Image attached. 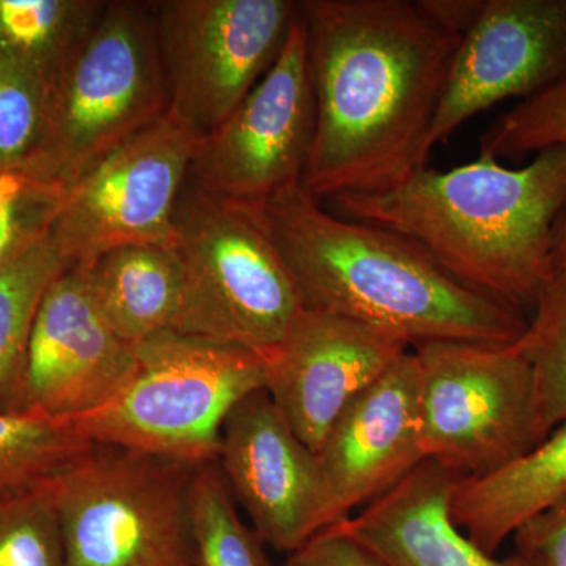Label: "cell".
Returning a JSON list of instances; mask_svg holds the SVG:
<instances>
[{"label":"cell","instance_id":"obj_6","mask_svg":"<svg viewBox=\"0 0 566 566\" xmlns=\"http://www.w3.org/2000/svg\"><path fill=\"white\" fill-rule=\"evenodd\" d=\"M169 109L148 3L106 2L52 77L33 161L71 188Z\"/></svg>","mask_w":566,"mask_h":566},{"label":"cell","instance_id":"obj_9","mask_svg":"<svg viewBox=\"0 0 566 566\" xmlns=\"http://www.w3.org/2000/svg\"><path fill=\"white\" fill-rule=\"evenodd\" d=\"M161 55L167 115L199 137L214 132L277 61L293 0L150 2Z\"/></svg>","mask_w":566,"mask_h":566},{"label":"cell","instance_id":"obj_22","mask_svg":"<svg viewBox=\"0 0 566 566\" xmlns=\"http://www.w3.org/2000/svg\"><path fill=\"white\" fill-rule=\"evenodd\" d=\"M91 446L70 420L0 411V499L43 485Z\"/></svg>","mask_w":566,"mask_h":566},{"label":"cell","instance_id":"obj_33","mask_svg":"<svg viewBox=\"0 0 566 566\" xmlns=\"http://www.w3.org/2000/svg\"><path fill=\"white\" fill-rule=\"evenodd\" d=\"M191 566H193V565H191Z\"/></svg>","mask_w":566,"mask_h":566},{"label":"cell","instance_id":"obj_15","mask_svg":"<svg viewBox=\"0 0 566 566\" xmlns=\"http://www.w3.org/2000/svg\"><path fill=\"white\" fill-rule=\"evenodd\" d=\"M409 346L344 316L305 311L266 357V390L283 419L318 455L327 431Z\"/></svg>","mask_w":566,"mask_h":566},{"label":"cell","instance_id":"obj_25","mask_svg":"<svg viewBox=\"0 0 566 566\" xmlns=\"http://www.w3.org/2000/svg\"><path fill=\"white\" fill-rule=\"evenodd\" d=\"M515 348L534 371L543 427L549 434L566 420V275H554Z\"/></svg>","mask_w":566,"mask_h":566},{"label":"cell","instance_id":"obj_31","mask_svg":"<svg viewBox=\"0 0 566 566\" xmlns=\"http://www.w3.org/2000/svg\"><path fill=\"white\" fill-rule=\"evenodd\" d=\"M415 3L436 28L464 39L482 17L486 0H416Z\"/></svg>","mask_w":566,"mask_h":566},{"label":"cell","instance_id":"obj_17","mask_svg":"<svg viewBox=\"0 0 566 566\" xmlns=\"http://www.w3.org/2000/svg\"><path fill=\"white\" fill-rule=\"evenodd\" d=\"M461 476L434 461L342 521L387 566H534L520 554L497 558L453 523L450 502Z\"/></svg>","mask_w":566,"mask_h":566},{"label":"cell","instance_id":"obj_26","mask_svg":"<svg viewBox=\"0 0 566 566\" xmlns=\"http://www.w3.org/2000/svg\"><path fill=\"white\" fill-rule=\"evenodd\" d=\"M0 566H65L61 521L48 482L0 499Z\"/></svg>","mask_w":566,"mask_h":566},{"label":"cell","instance_id":"obj_11","mask_svg":"<svg viewBox=\"0 0 566 566\" xmlns=\"http://www.w3.org/2000/svg\"><path fill=\"white\" fill-rule=\"evenodd\" d=\"M315 132V96L303 18L271 70L199 142L188 182L223 202L260 207L300 185Z\"/></svg>","mask_w":566,"mask_h":566},{"label":"cell","instance_id":"obj_8","mask_svg":"<svg viewBox=\"0 0 566 566\" xmlns=\"http://www.w3.org/2000/svg\"><path fill=\"white\" fill-rule=\"evenodd\" d=\"M415 356L424 460L480 479L546 438L534 371L515 345L431 342Z\"/></svg>","mask_w":566,"mask_h":566},{"label":"cell","instance_id":"obj_1","mask_svg":"<svg viewBox=\"0 0 566 566\" xmlns=\"http://www.w3.org/2000/svg\"><path fill=\"white\" fill-rule=\"evenodd\" d=\"M315 132L301 188L318 202L397 188L427 167L463 36L409 0H303Z\"/></svg>","mask_w":566,"mask_h":566},{"label":"cell","instance_id":"obj_14","mask_svg":"<svg viewBox=\"0 0 566 566\" xmlns=\"http://www.w3.org/2000/svg\"><path fill=\"white\" fill-rule=\"evenodd\" d=\"M566 82V0H486L465 33L431 126L428 147L480 112Z\"/></svg>","mask_w":566,"mask_h":566},{"label":"cell","instance_id":"obj_20","mask_svg":"<svg viewBox=\"0 0 566 566\" xmlns=\"http://www.w3.org/2000/svg\"><path fill=\"white\" fill-rule=\"evenodd\" d=\"M66 266L48 234L0 271V411H18L33 319Z\"/></svg>","mask_w":566,"mask_h":566},{"label":"cell","instance_id":"obj_27","mask_svg":"<svg viewBox=\"0 0 566 566\" xmlns=\"http://www.w3.org/2000/svg\"><path fill=\"white\" fill-rule=\"evenodd\" d=\"M51 82L0 51V167L29 161L39 150Z\"/></svg>","mask_w":566,"mask_h":566},{"label":"cell","instance_id":"obj_32","mask_svg":"<svg viewBox=\"0 0 566 566\" xmlns=\"http://www.w3.org/2000/svg\"><path fill=\"white\" fill-rule=\"evenodd\" d=\"M554 273L566 275V210L557 223L556 237H554Z\"/></svg>","mask_w":566,"mask_h":566},{"label":"cell","instance_id":"obj_5","mask_svg":"<svg viewBox=\"0 0 566 566\" xmlns=\"http://www.w3.org/2000/svg\"><path fill=\"white\" fill-rule=\"evenodd\" d=\"M266 379L259 354L166 331L137 346L120 392L70 423L91 444L197 468L214 463L227 416Z\"/></svg>","mask_w":566,"mask_h":566},{"label":"cell","instance_id":"obj_7","mask_svg":"<svg viewBox=\"0 0 566 566\" xmlns=\"http://www.w3.org/2000/svg\"><path fill=\"white\" fill-rule=\"evenodd\" d=\"M192 471L122 447H88L48 480L65 566L193 565Z\"/></svg>","mask_w":566,"mask_h":566},{"label":"cell","instance_id":"obj_30","mask_svg":"<svg viewBox=\"0 0 566 566\" xmlns=\"http://www.w3.org/2000/svg\"><path fill=\"white\" fill-rule=\"evenodd\" d=\"M282 566H387L370 547L346 531L344 523L319 532L286 556Z\"/></svg>","mask_w":566,"mask_h":566},{"label":"cell","instance_id":"obj_19","mask_svg":"<svg viewBox=\"0 0 566 566\" xmlns=\"http://www.w3.org/2000/svg\"><path fill=\"white\" fill-rule=\"evenodd\" d=\"M85 270L93 300L125 344L137 348L177 327L182 273L172 245H122L85 263Z\"/></svg>","mask_w":566,"mask_h":566},{"label":"cell","instance_id":"obj_29","mask_svg":"<svg viewBox=\"0 0 566 566\" xmlns=\"http://www.w3.org/2000/svg\"><path fill=\"white\" fill-rule=\"evenodd\" d=\"M515 553L534 566H566V495L512 536Z\"/></svg>","mask_w":566,"mask_h":566},{"label":"cell","instance_id":"obj_4","mask_svg":"<svg viewBox=\"0 0 566 566\" xmlns=\"http://www.w3.org/2000/svg\"><path fill=\"white\" fill-rule=\"evenodd\" d=\"M172 248L182 305L175 333L270 357L305 311L259 210L223 202L186 182Z\"/></svg>","mask_w":566,"mask_h":566},{"label":"cell","instance_id":"obj_23","mask_svg":"<svg viewBox=\"0 0 566 566\" xmlns=\"http://www.w3.org/2000/svg\"><path fill=\"white\" fill-rule=\"evenodd\" d=\"M193 566H273L216 463L193 468L188 497Z\"/></svg>","mask_w":566,"mask_h":566},{"label":"cell","instance_id":"obj_21","mask_svg":"<svg viewBox=\"0 0 566 566\" xmlns=\"http://www.w3.org/2000/svg\"><path fill=\"white\" fill-rule=\"evenodd\" d=\"M98 0H0V51L52 81L104 9Z\"/></svg>","mask_w":566,"mask_h":566},{"label":"cell","instance_id":"obj_16","mask_svg":"<svg viewBox=\"0 0 566 566\" xmlns=\"http://www.w3.org/2000/svg\"><path fill=\"white\" fill-rule=\"evenodd\" d=\"M318 458L342 520L370 505L427 461L415 352L400 357L342 412Z\"/></svg>","mask_w":566,"mask_h":566},{"label":"cell","instance_id":"obj_24","mask_svg":"<svg viewBox=\"0 0 566 566\" xmlns=\"http://www.w3.org/2000/svg\"><path fill=\"white\" fill-rule=\"evenodd\" d=\"M66 192L33 159L0 167V271L50 234Z\"/></svg>","mask_w":566,"mask_h":566},{"label":"cell","instance_id":"obj_18","mask_svg":"<svg viewBox=\"0 0 566 566\" xmlns=\"http://www.w3.org/2000/svg\"><path fill=\"white\" fill-rule=\"evenodd\" d=\"M565 495L566 420L515 463L480 479H461L450 515L480 549L495 556L526 521Z\"/></svg>","mask_w":566,"mask_h":566},{"label":"cell","instance_id":"obj_2","mask_svg":"<svg viewBox=\"0 0 566 566\" xmlns=\"http://www.w3.org/2000/svg\"><path fill=\"white\" fill-rule=\"evenodd\" d=\"M304 308L344 316L400 338L515 345L528 314L447 273L401 234L327 211L301 185L260 207Z\"/></svg>","mask_w":566,"mask_h":566},{"label":"cell","instance_id":"obj_12","mask_svg":"<svg viewBox=\"0 0 566 566\" xmlns=\"http://www.w3.org/2000/svg\"><path fill=\"white\" fill-rule=\"evenodd\" d=\"M214 463L253 532L279 553L289 556L344 521L318 455L264 389L244 397L227 416Z\"/></svg>","mask_w":566,"mask_h":566},{"label":"cell","instance_id":"obj_10","mask_svg":"<svg viewBox=\"0 0 566 566\" xmlns=\"http://www.w3.org/2000/svg\"><path fill=\"white\" fill-rule=\"evenodd\" d=\"M202 137L164 115L115 148L66 192L50 238L69 264L122 245H172L175 212Z\"/></svg>","mask_w":566,"mask_h":566},{"label":"cell","instance_id":"obj_28","mask_svg":"<svg viewBox=\"0 0 566 566\" xmlns=\"http://www.w3.org/2000/svg\"><path fill=\"white\" fill-rule=\"evenodd\" d=\"M554 147H566V82L523 99L480 137V155L497 161Z\"/></svg>","mask_w":566,"mask_h":566},{"label":"cell","instance_id":"obj_13","mask_svg":"<svg viewBox=\"0 0 566 566\" xmlns=\"http://www.w3.org/2000/svg\"><path fill=\"white\" fill-rule=\"evenodd\" d=\"M137 368V348L112 331L85 264H70L41 300L29 337L18 411L76 419L115 397Z\"/></svg>","mask_w":566,"mask_h":566},{"label":"cell","instance_id":"obj_3","mask_svg":"<svg viewBox=\"0 0 566 566\" xmlns=\"http://www.w3.org/2000/svg\"><path fill=\"white\" fill-rule=\"evenodd\" d=\"M342 218L401 234L479 292L531 316L554 275V237L566 210V147L520 169L495 158L419 170L390 191L329 200Z\"/></svg>","mask_w":566,"mask_h":566}]
</instances>
